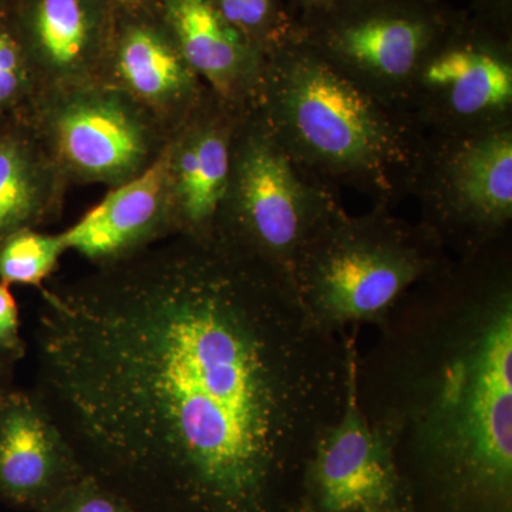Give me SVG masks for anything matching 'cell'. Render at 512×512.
<instances>
[{
    "label": "cell",
    "instance_id": "cell-1",
    "mask_svg": "<svg viewBox=\"0 0 512 512\" xmlns=\"http://www.w3.org/2000/svg\"><path fill=\"white\" fill-rule=\"evenodd\" d=\"M40 296L32 392L87 474L140 512L298 511L357 328H319L288 278L218 238Z\"/></svg>",
    "mask_w": 512,
    "mask_h": 512
},
{
    "label": "cell",
    "instance_id": "cell-2",
    "mask_svg": "<svg viewBox=\"0 0 512 512\" xmlns=\"http://www.w3.org/2000/svg\"><path fill=\"white\" fill-rule=\"evenodd\" d=\"M356 360L412 512H512L511 235L407 293Z\"/></svg>",
    "mask_w": 512,
    "mask_h": 512
},
{
    "label": "cell",
    "instance_id": "cell-3",
    "mask_svg": "<svg viewBox=\"0 0 512 512\" xmlns=\"http://www.w3.org/2000/svg\"><path fill=\"white\" fill-rule=\"evenodd\" d=\"M256 109L288 156L320 183L392 210L409 197L423 131L406 110L367 93L295 37L266 56Z\"/></svg>",
    "mask_w": 512,
    "mask_h": 512
},
{
    "label": "cell",
    "instance_id": "cell-4",
    "mask_svg": "<svg viewBox=\"0 0 512 512\" xmlns=\"http://www.w3.org/2000/svg\"><path fill=\"white\" fill-rule=\"evenodd\" d=\"M453 261L420 221L386 207L350 215L340 205L306 242L292 285L309 318L339 335L360 325L379 328L407 293Z\"/></svg>",
    "mask_w": 512,
    "mask_h": 512
},
{
    "label": "cell",
    "instance_id": "cell-5",
    "mask_svg": "<svg viewBox=\"0 0 512 512\" xmlns=\"http://www.w3.org/2000/svg\"><path fill=\"white\" fill-rule=\"evenodd\" d=\"M340 205L338 191L288 156L256 107L239 116L215 238L292 282L306 242Z\"/></svg>",
    "mask_w": 512,
    "mask_h": 512
},
{
    "label": "cell",
    "instance_id": "cell-6",
    "mask_svg": "<svg viewBox=\"0 0 512 512\" xmlns=\"http://www.w3.org/2000/svg\"><path fill=\"white\" fill-rule=\"evenodd\" d=\"M461 13L440 0H336L293 15V37L367 93L406 110L421 64Z\"/></svg>",
    "mask_w": 512,
    "mask_h": 512
},
{
    "label": "cell",
    "instance_id": "cell-7",
    "mask_svg": "<svg viewBox=\"0 0 512 512\" xmlns=\"http://www.w3.org/2000/svg\"><path fill=\"white\" fill-rule=\"evenodd\" d=\"M407 195L421 224L454 259L473 258L511 235L512 126L471 134L424 133Z\"/></svg>",
    "mask_w": 512,
    "mask_h": 512
},
{
    "label": "cell",
    "instance_id": "cell-8",
    "mask_svg": "<svg viewBox=\"0 0 512 512\" xmlns=\"http://www.w3.org/2000/svg\"><path fill=\"white\" fill-rule=\"evenodd\" d=\"M70 185L116 188L146 173L170 134L113 84L39 90L25 116Z\"/></svg>",
    "mask_w": 512,
    "mask_h": 512
},
{
    "label": "cell",
    "instance_id": "cell-9",
    "mask_svg": "<svg viewBox=\"0 0 512 512\" xmlns=\"http://www.w3.org/2000/svg\"><path fill=\"white\" fill-rule=\"evenodd\" d=\"M404 109L423 133L511 127L512 40L461 13L421 64Z\"/></svg>",
    "mask_w": 512,
    "mask_h": 512
},
{
    "label": "cell",
    "instance_id": "cell-10",
    "mask_svg": "<svg viewBox=\"0 0 512 512\" xmlns=\"http://www.w3.org/2000/svg\"><path fill=\"white\" fill-rule=\"evenodd\" d=\"M357 342L349 365L348 392L339 419L313 448L302 478L296 512H367L410 504L389 441L369 423L356 389Z\"/></svg>",
    "mask_w": 512,
    "mask_h": 512
},
{
    "label": "cell",
    "instance_id": "cell-11",
    "mask_svg": "<svg viewBox=\"0 0 512 512\" xmlns=\"http://www.w3.org/2000/svg\"><path fill=\"white\" fill-rule=\"evenodd\" d=\"M100 80L173 133L210 92L178 49L160 9H116Z\"/></svg>",
    "mask_w": 512,
    "mask_h": 512
},
{
    "label": "cell",
    "instance_id": "cell-12",
    "mask_svg": "<svg viewBox=\"0 0 512 512\" xmlns=\"http://www.w3.org/2000/svg\"><path fill=\"white\" fill-rule=\"evenodd\" d=\"M241 114L208 92L168 137L165 160L177 235L215 238Z\"/></svg>",
    "mask_w": 512,
    "mask_h": 512
},
{
    "label": "cell",
    "instance_id": "cell-13",
    "mask_svg": "<svg viewBox=\"0 0 512 512\" xmlns=\"http://www.w3.org/2000/svg\"><path fill=\"white\" fill-rule=\"evenodd\" d=\"M9 10L39 90L100 80L116 20L107 0H16Z\"/></svg>",
    "mask_w": 512,
    "mask_h": 512
},
{
    "label": "cell",
    "instance_id": "cell-14",
    "mask_svg": "<svg viewBox=\"0 0 512 512\" xmlns=\"http://www.w3.org/2000/svg\"><path fill=\"white\" fill-rule=\"evenodd\" d=\"M86 474L32 390L0 392V503L39 512Z\"/></svg>",
    "mask_w": 512,
    "mask_h": 512
},
{
    "label": "cell",
    "instance_id": "cell-15",
    "mask_svg": "<svg viewBox=\"0 0 512 512\" xmlns=\"http://www.w3.org/2000/svg\"><path fill=\"white\" fill-rule=\"evenodd\" d=\"M60 234L67 251L79 252L93 266L120 261L175 237L165 148L146 173L110 188L96 207Z\"/></svg>",
    "mask_w": 512,
    "mask_h": 512
},
{
    "label": "cell",
    "instance_id": "cell-16",
    "mask_svg": "<svg viewBox=\"0 0 512 512\" xmlns=\"http://www.w3.org/2000/svg\"><path fill=\"white\" fill-rule=\"evenodd\" d=\"M158 9L207 89L238 113L255 109L266 57L222 18L214 0H161Z\"/></svg>",
    "mask_w": 512,
    "mask_h": 512
},
{
    "label": "cell",
    "instance_id": "cell-17",
    "mask_svg": "<svg viewBox=\"0 0 512 512\" xmlns=\"http://www.w3.org/2000/svg\"><path fill=\"white\" fill-rule=\"evenodd\" d=\"M70 187L28 121L0 123V242L56 220Z\"/></svg>",
    "mask_w": 512,
    "mask_h": 512
},
{
    "label": "cell",
    "instance_id": "cell-18",
    "mask_svg": "<svg viewBox=\"0 0 512 512\" xmlns=\"http://www.w3.org/2000/svg\"><path fill=\"white\" fill-rule=\"evenodd\" d=\"M67 251L62 234L22 229L0 242V282L42 286Z\"/></svg>",
    "mask_w": 512,
    "mask_h": 512
},
{
    "label": "cell",
    "instance_id": "cell-19",
    "mask_svg": "<svg viewBox=\"0 0 512 512\" xmlns=\"http://www.w3.org/2000/svg\"><path fill=\"white\" fill-rule=\"evenodd\" d=\"M222 18L265 57L293 36V13L285 0H214Z\"/></svg>",
    "mask_w": 512,
    "mask_h": 512
},
{
    "label": "cell",
    "instance_id": "cell-20",
    "mask_svg": "<svg viewBox=\"0 0 512 512\" xmlns=\"http://www.w3.org/2000/svg\"><path fill=\"white\" fill-rule=\"evenodd\" d=\"M35 73L10 10L0 12V123L22 119L37 94Z\"/></svg>",
    "mask_w": 512,
    "mask_h": 512
},
{
    "label": "cell",
    "instance_id": "cell-21",
    "mask_svg": "<svg viewBox=\"0 0 512 512\" xmlns=\"http://www.w3.org/2000/svg\"><path fill=\"white\" fill-rule=\"evenodd\" d=\"M39 512H140L126 497L101 483L96 477L84 474L67 485Z\"/></svg>",
    "mask_w": 512,
    "mask_h": 512
},
{
    "label": "cell",
    "instance_id": "cell-22",
    "mask_svg": "<svg viewBox=\"0 0 512 512\" xmlns=\"http://www.w3.org/2000/svg\"><path fill=\"white\" fill-rule=\"evenodd\" d=\"M0 352L19 362L26 353L20 336L19 309L10 286L0 282Z\"/></svg>",
    "mask_w": 512,
    "mask_h": 512
},
{
    "label": "cell",
    "instance_id": "cell-23",
    "mask_svg": "<svg viewBox=\"0 0 512 512\" xmlns=\"http://www.w3.org/2000/svg\"><path fill=\"white\" fill-rule=\"evenodd\" d=\"M16 360L5 353L0 352V392L12 387L13 370H15Z\"/></svg>",
    "mask_w": 512,
    "mask_h": 512
},
{
    "label": "cell",
    "instance_id": "cell-24",
    "mask_svg": "<svg viewBox=\"0 0 512 512\" xmlns=\"http://www.w3.org/2000/svg\"><path fill=\"white\" fill-rule=\"evenodd\" d=\"M111 6L123 10L158 9L161 0H107Z\"/></svg>",
    "mask_w": 512,
    "mask_h": 512
},
{
    "label": "cell",
    "instance_id": "cell-25",
    "mask_svg": "<svg viewBox=\"0 0 512 512\" xmlns=\"http://www.w3.org/2000/svg\"><path fill=\"white\" fill-rule=\"evenodd\" d=\"M291 8L293 15L301 12H308V10L323 8L336 0H285Z\"/></svg>",
    "mask_w": 512,
    "mask_h": 512
},
{
    "label": "cell",
    "instance_id": "cell-26",
    "mask_svg": "<svg viewBox=\"0 0 512 512\" xmlns=\"http://www.w3.org/2000/svg\"><path fill=\"white\" fill-rule=\"evenodd\" d=\"M367 512H412L410 504L387 505V507L373 508Z\"/></svg>",
    "mask_w": 512,
    "mask_h": 512
},
{
    "label": "cell",
    "instance_id": "cell-27",
    "mask_svg": "<svg viewBox=\"0 0 512 512\" xmlns=\"http://www.w3.org/2000/svg\"><path fill=\"white\" fill-rule=\"evenodd\" d=\"M16 0H0V12H3V10H9L12 8L13 3H15Z\"/></svg>",
    "mask_w": 512,
    "mask_h": 512
}]
</instances>
